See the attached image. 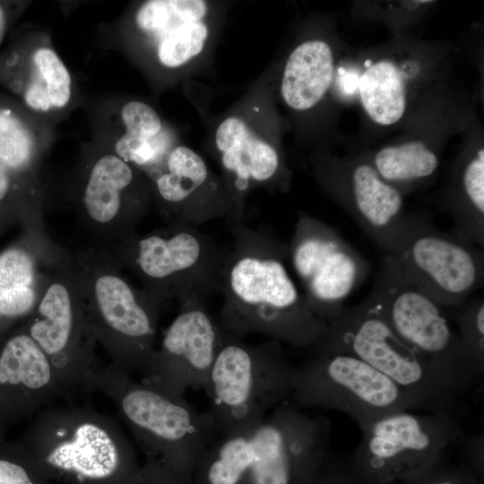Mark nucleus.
Wrapping results in <instances>:
<instances>
[{
	"label": "nucleus",
	"instance_id": "nucleus-1",
	"mask_svg": "<svg viewBox=\"0 0 484 484\" xmlns=\"http://www.w3.org/2000/svg\"><path fill=\"white\" fill-rule=\"evenodd\" d=\"M231 232L220 289L218 321L224 333L242 340L257 334L309 349L327 324L310 308L289 272L288 244L271 230L245 222L231 226Z\"/></svg>",
	"mask_w": 484,
	"mask_h": 484
},
{
	"label": "nucleus",
	"instance_id": "nucleus-2",
	"mask_svg": "<svg viewBox=\"0 0 484 484\" xmlns=\"http://www.w3.org/2000/svg\"><path fill=\"white\" fill-rule=\"evenodd\" d=\"M331 421L289 402L263 419L219 433L203 453L205 484H291L313 470L330 446Z\"/></svg>",
	"mask_w": 484,
	"mask_h": 484
},
{
	"label": "nucleus",
	"instance_id": "nucleus-3",
	"mask_svg": "<svg viewBox=\"0 0 484 484\" xmlns=\"http://www.w3.org/2000/svg\"><path fill=\"white\" fill-rule=\"evenodd\" d=\"M96 391L113 402L146 456L141 484H177L218 434L208 411L196 410L184 396L134 380L113 363L99 368Z\"/></svg>",
	"mask_w": 484,
	"mask_h": 484
},
{
	"label": "nucleus",
	"instance_id": "nucleus-4",
	"mask_svg": "<svg viewBox=\"0 0 484 484\" xmlns=\"http://www.w3.org/2000/svg\"><path fill=\"white\" fill-rule=\"evenodd\" d=\"M19 442L54 484H141L131 441L117 419L90 406H47Z\"/></svg>",
	"mask_w": 484,
	"mask_h": 484
},
{
	"label": "nucleus",
	"instance_id": "nucleus-5",
	"mask_svg": "<svg viewBox=\"0 0 484 484\" xmlns=\"http://www.w3.org/2000/svg\"><path fill=\"white\" fill-rule=\"evenodd\" d=\"M73 254L97 342L113 364L143 376L163 304L129 281L108 250L91 245Z\"/></svg>",
	"mask_w": 484,
	"mask_h": 484
},
{
	"label": "nucleus",
	"instance_id": "nucleus-6",
	"mask_svg": "<svg viewBox=\"0 0 484 484\" xmlns=\"http://www.w3.org/2000/svg\"><path fill=\"white\" fill-rule=\"evenodd\" d=\"M326 324L310 353L354 356L407 392L420 411L454 415L461 395L393 331L372 290Z\"/></svg>",
	"mask_w": 484,
	"mask_h": 484
},
{
	"label": "nucleus",
	"instance_id": "nucleus-7",
	"mask_svg": "<svg viewBox=\"0 0 484 484\" xmlns=\"http://www.w3.org/2000/svg\"><path fill=\"white\" fill-rule=\"evenodd\" d=\"M108 251L135 275L146 293L162 304L205 301L220 293L227 248L198 227L170 221L146 233L135 231Z\"/></svg>",
	"mask_w": 484,
	"mask_h": 484
},
{
	"label": "nucleus",
	"instance_id": "nucleus-8",
	"mask_svg": "<svg viewBox=\"0 0 484 484\" xmlns=\"http://www.w3.org/2000/svg\"><path fill=\"white\" fill-rule=\"evenodd\" d=\"M22 323L53 367L65 399L73 403L95 392L97 340L73 253L66 250L54 266L36 307Z\"/></svg>",
	"mask_w": 484,
	"mask_h": 484
},
{
	"label": "nucleus",
	"instance_id": "nucleus-9",
	"mask_svg": "<svg viewBox=\"0 0 484 484\" xmlns=\"http://www.w3.org/2000/svg\"><path fill=\"white\" fill-rule=\"evenodd\" d=\"M295 367L282 343H248L226 334L205 391L218 434L252 424L290 399Z\"/></svg>",
	"mask_w": 484,
	"mask_h": 484
},
{
	"label": "nucleus",
	"instance_id": "nucleus-10",
	"mask_svg": "<svg viewBox=\"0 0 484 484\" xmlns=\"http://www.w3.org/2000/svg\"><path fill=\"white\" fill-rule=\"evenodd\" d=\"M372 290L399 337L462 395L482 376L445 309L411 284L397 260L385 254Z\"/></svg>",
	"mask_w": 484,
	"mask_h": 484
},
{
	"label": "nucleus",
	"instance_id": "nucleus-11",
	"mask_svg": "<svg viewBox=\"0 0 484 484\" xmlns=\"http://www.w3.org/2000/svg\"><path fill=\"white\" fill-rule=\"evenodd\" d=\"M290 399L299 408L344 413L361 426L396 411H420L389 377L354 356L318 352L297 367Z\"/></svg>",
	"mask_w": 484,
	"mask_h": 484
},
{
	"label": "nucleus",
	"instance_id": "nucleus-12",
	"mask_svg": "<svg viewBox=\"0 0 484 484\" xmlns=\"http://www.w3.org/2000/svg\"><path fill=\"white\" fill-rule=\"evenodd\" d=\"M392 255L405 278L444 309L483 285V248L423 216L407 215Z\"/></svg>",
	"mask_w": 484,
	"mask_h": 484
},
{
	"label": "nucleus",
	"instance_id": "nucleus-13",
	"mask_svg": "<svg viewBox=\"0 0 484 484\" xmlns=\"http://www.w3.org/2000/svg\"><path fill=\"white\" fill-rule=\"evenodd\" d=\"M358 464L379 481L417 475L462 436L454 415L396 411L359 426Z\"/></svg>",
	"mask_w": 484,
	"mask_h": 484
},
{
	"label": "nucleus",
	"instance_id": "nucleus-14",
	"mask_svg": "<svg viewBox=\"0 0 484 484\" xmlns=\"http://www.w3.org/2000/svg\"><path fill=\"white\" fill-rule=\"evenodd\" d=\"M288 258L306 301L325 321L344 309L370 270L367 260L337 230L306 212L298 213Z\"/></svg>",
	"mask_w": 484,
	"mask_h": 484
},
{
	"label": "nucleus",
	"instance_id": "nucleus-15",
	"mask_svg": "<svg viewBox=\"0 0 484 484\" xmlns=\"http://www.w3.org/2000/svg\"><path fill=\"white\" fill-rule=\"evenodd\" d=\"M137 169L115 153H106L82 170L73 202L91 245L108 250L135 232L151 194L150 183Z\"/></svg>",
	"mask_w": 484,
	"mask_h": 484
},
{
	"label": "nucleus",
	"instance_id": "nucleus-16",
	"mask_svg": "<svg viewBox=\"0 0 484 484\" xmlns=\"http://www.w3.org/2000/svg\"><path fill=\"white\" fill-rule=\"evenodd\" d=\"M225 336L205 301L180 303L141 380L176 396L191 389L204 390Z\"/></svg>",
	"mask_w": 484,
	"mask_h": 484
},
{
	"label": "nucleus",
	"instance_id": "nucleus-17",
	"mask_svg": "<svg viewBox=\"0 0 484 484\" xmlns=\"http://www.w3.org/2000/svg\"><path fill=\"white\" fill-rule=\"evenodd\" d=\"M151 192L168 222L199 227L229 220L232 204L224 184L209 170L203 159L189 147L172 148L163 163L146 176Z\"/></svg>",
	"mask_w": 484,
	"mask_h": 484
},
{
	"label": "nucleus",
	"instance_id": "nucleus-18",
	"mask_svg": "<svg viewBox=\"0 0 484 484\" xmlns=\"http://www.w3.org/2000/svg\"><path fill=\"white\" fill-rule=\"evenodd\" d=\"M64 398L56 372L22 323L0 335V433Z\"/></svg>",
	"mask_w": 484,
	"mask_h": 484
},
{
	"label": "nucleus",
	"instance_id": "nucleus-19",
	"mask_svg": "<svg viewBox=\"0 0 484 484\" xmlns=\"http://www.w3.org/2000/svg\"><path fill=\"white\" fill-rule=\"evenodd\" d=\"M65 252L45 230L27 229L0 251V335L31 314Z\"/></svg>",
	"mask_w": 484,
	"mask_h": 484
},
{
	"label": "nucleus",
	"instance_id": "nucleus-20",
	"mask_svg": "<svg viewBox=\"0 0 484 484\" xmlns=\"http://www.w3.org/2000/svg\"><path fill=\"white\" fill-rule=\"evenodd\" d=\"M215 145L232 204L228 220L231 227L245 222L246 194L255 186L272 184L281 174V162L276 149L237 117H229L220 124Z\"/></svg>",
	"mask_w": 484,
	"mask_h": 484
},
{
	"label": "nucleus",
	"instance_id": "nucleus-21",
	"mask_svg": "<svg viewBox=\"0 0 484 484\" xmlns=\"http://www.w3.org/2000/svg\"><path fill=\"white\" fill-rule=\"evenodd\" d=\"M346 184L338 195L341 204L381 250L392 255L407 217L402 192L367 162L350 168Z\"/></svg>",
	"mask_w": 484,
	"mask_h": 484
},
{
	"label": "nucleus",
	"instance_id": "nucleus-22",
	"mask_svg": "<svg viewBox=\"0 0 484 484\" xmlns=\"http://www.w3.org/2000/svg\"><path fill=\"white\" fill-rule=\"evenodd\" d=\"M333 73V56L323 40L300 44L290 55L281 80V95L296 110H306L317 104L327 91Z\"/></svg>",
	"mask_w": 484,
	"mask_h": 484
},
{
	"label": "nucleus",
	"instance_id": "nucleus-23",
	"mask_svg": "<svg viewBox=\"0 0 484 484\" xmlns=\"http://www.w3.org/2000/svg\"><path fill=\"white\" fill-rule=\"evenodd\" d=\"M121 119L125 132L115 143V154L147 176L172 149L163 140L160 117L150 105L132 100L123 106Z\"/></svg>",
	"mask_w": 484,
	"mask_h": 484
},
{
	"label": "nucleus",
	"instance_id": "nucleus-24",
	"mask_svg": "<svg viewBox=\"0 0 484 484\" xmlns=\"http://www.w3.org/2000/svg\"><path fill=\"white\" fill-rule=\"evenodd\" d=\"M362 105L377 124L389 125L400 120L404 113L405 88L397 66L389 61L371 65L359 79Z\"/></svg>",
	"mask_w": 484,
	"mask_h": 484
},
{
	"label": "nucleus",
	"instance_id": "nucleus-25",
	"mask_svg": "<svg viewBox=\"0 0 484 484\" xmlns=\"http://www.w3.org/2000/svg\"><path fill=\"white\" fill-rule=\"evenodd\" d=\"M71 92L70 73L56 52L48 47L37 48L24 91L26 104L40 112L62 108L69 102Z\"/></svg>",
	"mask_w": 484,
	"mask_h": 484
},
{
	"label": "nucleus",
	"instance_id": "nucleus-26",
	"mask_svg": "<svg viewBox=\"0 0 484 484\" xmlns=\"http://www.w3.org/2000/svg\"><path fill=\"white\" fill-rule=\"evenodd\" d=\"M372 165L383 179L397 188L431 177L438 159L424 143L416 141L381 149Z\"/></svg>",
	"mask_w": 484,
	"mask_h": 484
},
{
	"label": "nucleus",
	"instance_id": "nucleus-27",
	"mask_svg": "<svg viewBox=\"0 0 484 484\" xmlns=\"http://www.w3.org/2000/svg\"><path fill=\"white\" fill-rule=\"evenodd\" d=\"M158 39L157 56L166 67H178L199 55L208 37L203 21L182 22L151 34Z\"/></svg>",
	"mask_w": 484,
	"mask_h": 484
},
{
	"label": "nucleus",
	"instance_id": "nucleus-28",
	"mask_svg": "<svg viewBox=\"0 0 484 484\" xmlns=\"http://www.w3.org/2000/svg\"><path fill=\"white\" fill-rule=\"evenodd\" d=\"M35 160V143L28 128L9 111L0 109V165L28 179Z\"/></svg>",
	"mask_w": 484,
	"mask_h": 484
},
{
	"label": "nucleus",
	"instance_id": "nucleus-29",
	"mask_svg": "<svg viewBox=\"0 0 484 484\" xmlns=\"http://www.w3.org/2000/svg\"><path fill=\"white\" fill-rule=\"evenodd\" d=\"M207 4L202 0H151L143 3L135 14L137 27L147 34L180 22H199L206 15Z\"/></svg>",
	"mask_w": 484,
	"mask_h": 484
},
{
	"label": "nucleus",
	"instance_id": "nucleus-30",
	"mask_svg": "<svg viewBox=\"0 0 484 484\" xmlns=\"http://www.w3.org/2000/svg\"><path fill=\"white\" fill-rule=\"evenodd\" d=\"M457 328V334L480 365L484 367V299L470 297L460 305L445 309Z\"/></svg>",
	"mask_w": 484,
	"mask_h": 484
},
{
	"label": "nucleus",
	"instance_id": "nucleus-31",
	"mask_svg": "<svg viewBox=\"0 0 484 484\" xmlns=\"http://www.w3.org/2000/svg\"><path fill=\"white\" fill-rule=\"evenodd\" d=\"M0 484H54L39 470L19 440L0 433Z\"/></svg>",
	"mask_w": 484,
	"mask_h": 484
},
{
	"label": "nucleus",
	"instance_id": "nucleus-32",
	"mask_svg": "<svg viewBox=\"0 0 484 484\" xmlns=\"http://www.w3.org/2000/svg\"><path fill=\"white\" fill-rule=\"evenodd\" d=\"M4 29H5L4 12L2 6L0 5V43L2 42V39L4 38Z\"/></svg>",
	"mask_w": 484,
	"mask_h": 484
},
{
	"label": "nucleus",
	"instance_id": "nucleus-33",
	"mask_svg": "<svg viewBox=\"0 0 484 484\" xmlns=\"http://www.w3.org/2000/svg\"><path fill=\"white\" fill-rule=\"evenodd\" d=\"M430 484H458V483H456L453 480L443 479V480H436L434 482H431Z\"/></svg>",
	"mask_w": 484,
	"mask_h": 484
},
{
	"label": "nucleus",
	"instance_id": "nucleus-34",
	"mask_svg": "<svg viewBox=\"0 0 484 484\" xmlns=\"http://www.w3.org/2000/svg\"><path fill=\"white\" fill-rule=\"evenodd\" d=\"M9 228L8 224L0 217V236Z\"/></svg>",
	"mask_w": 484,
	"mask_h": 484
}]
</instances>
